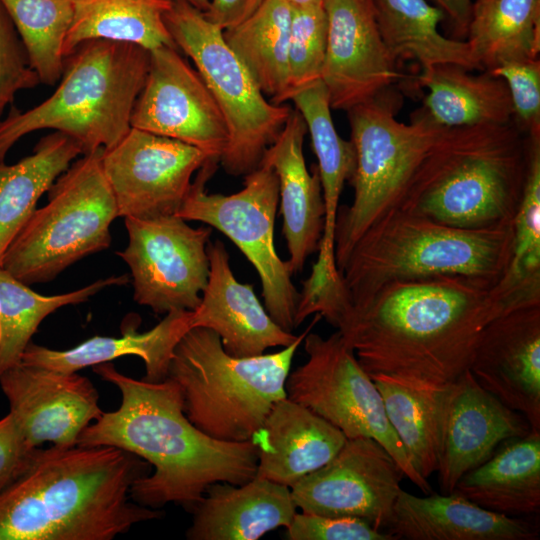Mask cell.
<instances>
[{
  "instance_id": "obj_1",
  "label": "cell",
  "mask_w": 540,
  "mask_h": 540,
  "mask_svg": "<svg viewBox=\"0 0 540 540\" xmlns=\"http://www.w3.org/2000/svg\"><path fill=\"white\" fill-rule=\"evenodd\" d=\"M491 281L439 276L385 284L337 330L372 379L436 392L467 369L485 326L509 311Z\"/></svg>"
},
{
  "instance_id": "obj_2",
  "label": "cell",
  "mask_w": 540,
  "mask_h": 540,
  "mask_svg": "<svg viewBox=\"0 0 540 540\" xmlns=\"http://www.w3.org/2000/svg\"><path fill=\"white\" fill-rule=\"evenodd\" d=\"M93 371L119 389L121 404L88 425L76 445L113 446L147 461L153 472L130 489L137 504L158 509L174 503L193 512L210 485H241L255 477L253 442L219 441L200 431L186 417L180 388L172 379L137 380L109 362L93 366Z\"/></svg>"
},
{
  "instance_id": "obj_3",
  "label": "cell",
  "mask_w": 540,
  "mask_h": 540,
  "mask_svg": "<svg viewBox=\"0 0 540 540\" xmlns=\"http://www.w3.org/2000/svg\"><path fill=\"white\" fill-rule=\"evenodd\" d=\"M151 465L113 446H51L0 492V540H111L162 512L130 498Z\"/></svg>"
},
{
  "instance_id": "obj_4",
  "label": "cell",
  "mask_w": 540,
  "mask_h": 540,
  "mask_svg": "<svg viewBox=\"0 0 540 540\" xmlns=\"http://www.w3.org/2000/svg\"><path fill=\"white\" fill-rule=\"evenodd\" d=\"M528 161V137L513 121L443 128L396 208L466 229L511 223Z\"/></svg>"
},
{
  "instance_id": "obj_5",
  "label": "cell",
  "mask_w": 540,
  "mask_h": 540,
  "mask_svg": "<svg viewBox=\"0 0 540 540\" xmlns=\"http://www.w3.org/2000/svg\"><path fill=\"white\" fill-rule=\"evenodd\" d=\"M149 60V51L138 45L81 43L65 57L59 84L47 99L24 112L13 106L3 118L0 162L22 137L42 129L70 136L84 154L116 145L131 129Z\"/></svg>"
},
{
  "instance_id": "obj_6",
  "label": "cell",
  "mask_w": 540,
  "mask_h": 540,
  "mask_svg": "<svg viewBox=\"0 0 540 540\" xmlns=\"http://www.w3.org/2000/svg\"><path fill=\"white\" fill-rule=\"evenodd\" d=\"M512 222L466 229L394 208L375 221L341 270L352 305L385 284L439 276L498 281L511 258Z\"/></svg>"
},
{
  "instance_id": "obj_7",
  "label": "cell",
  "mask_w": 540,
  "mask_h": 540,
  "mask_svg": "<svg viewBox=\"0 0 540 540\" xmlns=\"http://www.w3.org/2000/svg\"><path fill=\"white\" fill-rule=\"evenodd\" d=\"M319 318L316 314L289 346L251 357L228 354L208 328L188 330L174 348L167 377L178 384L189 421L219 441L251 440L274 404L286 397L293 357Z\"/></svg>"
},
{
  "instance_id": "obj_8",
  "label": "cell",
  "mask_w": 540,
  "mask_h": 540,
  "mask_svg": "<svg viewBox=\"0 0 540 540\" xmlns=\"http://www.w3.org/2000/svg\"><path fill=\"white\" fill-rule=\"evenodd\" d=\"M402 97L393 86L349 109L356 166L350 206L337 211L334 253L341 273L354 245L379 218L397 207L416 169L442 127L420 111L410 124L396 119Z\"/></svg>"
},
{
  "instance_id": "obj_9",
  "label": "cell",
  "mask_w": 540,
  "mask_h": 540,
  "mask_svg": "<svg viewBox=\"0 0 540 540\" xmlns=\"http://www.w3.org/2000/svg\"><path fill=\"white\" fill-rule=\"evenodd\" d=\"M98 149L74 160L48 189L6 250L1 267L26 285L45 283L86 256L110 247L117 205Z\"/></svg>"
},
{
  "instance_id": "obj_10",
  "label": "cell",
  "mask_w": 540,
  "mask_h": 540,
  "mask_svg": "<svg viewBox=\"0 0 540 540\" xmlns=\"http://www.w3.org/2000/svg\"><path fill=\"white\" fill-rule=\"evenodd\" d=\"M178 49L195 64L227 124L229 141L219 162L234 176L256 169L291 112L265 98L251 74L223 38V30L186 0H172L165 14Z\"/></svg>"
},
{
  "instance_id": "obj_11",
  "label": "cell",
  "mask_w": 540,
  "mask_h": 540,
  "mask_svg": "<svg viewBox=\"0 0 540 540\" xmlns=\"http://www.w3.org/2000/svg\"><path fill=\"white\" fill-rule=\"evenodd\" d=\"M218 163L219 159L208 158L200 167L176 215L186 221L203 222L234 242L259 275L266 311L281 328L292 332L299 292L274 244L279 205L277 175L272 167L259 164L245 175L240 191L209 194L206 184Z\"/></svg>"
},
{
  "instance_id": "obj_12",
  "label": "cell",
  "mask_w": 540,
  "mask_h": 540,
  "mask_svg": "<svg viewBox=\"0 0 540 540\" xmlns=\"http://www.w3.org/2000/svg\"><path fill=\"white\" fill-rule=\"evenodd\" d=\"M303 342L308 359L289 373L286 396L331 423L347 439L376 440L414 485L424 494L432 493L427 479L414 469L391 427L373 379L341 333L337 330L323 338L309 331Z\"/></svg>"
},
{
  "instance_id": "obj_13",
  "label": "cell",
  "mask_w": 540,
  "mask_h": 540,
  "mask_svg": "<svg viewBox=\"0 0 540 540\" xmlns=\"http://www.w3.org/2000/svg\"><path fill=\"white\" fill-rule=\"evenodd\" d=\"M124 222L129 242L116 254L130 268L134 301L156 314L195 310L208 282L212 228L176 214Z\"/></svg>"
},
{
  "instance_id": "obj_14",
  "label": "cell",
  "mask_w": 540,
  "mask_h": 540,
  "mask_svg": "<svg viewBox=\"0 0 540 540\" xmlns=\"http://www.w3.org/2000/svg\"><path fill=\"white\" fill-rule=\"evenodd\" d=\"M404 473L376 440L347 439L327 464L290 489L297 509L329 517H354L384 531L402 490Z\"/></svg>"
},
{
  "instance_id": "obj_15",
  "label": "cell",
  "mask_w": 540,
  "mask_h": 540,
  "mask_svg": "<svg viewBox=\"0 0 540 540\" xmlns=\"http://www.w3.org/2000/svg\"><path fill=\"white\" fill-rule=\"evenodd\" d=\"M208 158L194 146L131 127L103 149L101 160L119 217L147 219L176 214Z\"/></svg>"
},
{
  "instance_id": "obj_16",
  "label": "cell",
  "mask_w": 540,
  "mask_h": 540,
  "mask_svg": "<svg viewBox=\"0 0 540 540\" xmlns=\"http://www.w3.org/2000/svg\"><path fill=\"white\" fill-rule=\"evenodd\" d=\"M149 53V68L133 107L131 127L189 144L220 160L229 133L205 81L177 48L163 46Z\"/></svg>"
},
{
  "instance_id": "obj_17",
  "label": "cell",
  "mask_w": 540,
  "mask_h": 540,
  "mask_svg": "<svg viewBox=\"0 0 540 540\" xmlns=\"http://www.w3.org/2000/svg\"><path fill=\"white\" fill-rule=\"evenodd\" d=\"M0 387L31 448L43 443L74 446L81 432L103 413L93 383L77 372L20 362L0 376Z\"/></svg>"
},
{
  "instance_id": "obj_18",
  "label": "cell",
  "mask_w": 540,
  "mask_h": 540,
  "mask_svg": "<svg viewBox=\"0 0 540 540\" xmlns=\"http://www.w3.org/2000/svg\"><path fill=\"white\" fill-rule=\"evenodd\" d=\"M327 45L321 79L330 106L348 111L405 75L380 36L370 0H323Z\"/></svg>"
},
{
  "instance_id": "obj_19",
  "label": "cell",
  "mask_w": 540,
  "mask_h": 540,
  "mask_svg": "<svg viewBox=\"0 0 540 540\" xmlns=\"http://www.w3.org/2000/svg\"><path fill=\"white\" fill-rule=\"evenodd\" d=\"M469 370L483 389L540 431V304L492 319L481 333Z\"/></svg>"
},
{
  "instance_id": "obj_20",
  "label": "cell",
  "mask_w": 540,
  "mask_h": 540,
  "mask_svg": "<svg viewBox=\"0 0 540 540\" xmlns=\"http://www.w3.org/2000/svg\"><path fill=\"white\" fill-rule=\"evenodd\" d=\"M532 431L527 419L483 389L467 369L444 391L438 482L443 494L507 440Z\"/></svg>"
},
{
  "instance_id": "obj_21",
  "label": "cell",
  "mask_w": 540,
  "mask_h": 540,
  "mask_svg": "<svg viewBox=\"0 0 540 540\" xmlns=\"http://www.w3.org/2000/svg\"><path fill=\"white\" fill-rule=\"evenodd\" d=\"M208 282L192 311L191 328L214 331L223 349L235 357L261 355L268 348L287 347L298 336L281 328L262 306L251 284L239 282L221 240L208 242Z\"/></svg>"
},
{
  "instance_id": "obj_22",
  "label": "cell",
  "mask_w": 540,
  "mask_h": 540,
  "mask_svg": "<svg viewBox=\"0 0 540 540\" xmlns=\"http://www.w3.org/2000/svg\"><path fill=\"white\" fill-rule=\"evenodd\" d=\"M307 132L300 112L292 110L277 139L264 152L260 164L273 168L279 183L283 235L291 275L300 273L307 258L318 251L324 229L325 206L317 165L308 170L303 154Z\"/></svg>"
},
{
  "instance_id": "obj_23",
  "label": "cell",
  "mask_w": 540,
  "mask_h": 540,
  "mask_svg": "<svg viewBox=\"0 0 540 540\" xmlns=\"http://www.w3.org/2000/svg\"><path fill=\"white\" fill-rule=\"evenodd\" d=\"M346 440L338 428L286 396L251 438L257 451L255 477L291 488L333 459Z\"/></svg>"
},
{
  "instance_id": "obj_24",
  "label": "cell",
  "mask_w": 540,
  "mask_h": 540,
  "mask_svg": "<svg viewBox=\"0 0 540 540\" xmlns=\"http://www.w3.org/2000/svg\"><path fill=\"white\" fill-rule=\"evenodd\" d=\"M394 540H537L539 524L484 509L450 494L416 496L401 490L385 530Z\"/></svg>"
},
{
  "instance_id": "obj_25",
  "label": "cell",
  "mask_w": 540,
  "mask_h": 540,
  "mask_svg": "<svg viewBox=\"0 0 540 540\" xmlns=\"http://www.w3.org/2000/svg\"><path fill=\"white\" fill-rule=\"evenodd\" d=\"M296 512L287 486L258 477L241 485L216 482L192 512L186 538L257 540L279 527L287 528Z\"/></svg>"
},
{
  "instance_id": "obj_26",
  "label": "cell",
  "mask_w": 540,
  "mask_h": 540,
  "mask_svg": "<svg viewBox=\"0 0 540 540\" xmlns=\"http://www.w3.org/2000/svg\"><path fill=\"white\" fill-rule=\"evenodd\" d=\"M191 317L192 311L170 312L146 332L139 333L135 326H129L122 330L120 337L96 335L66 350L50 349L30 342L21 362L72 373L122 356L135 355L145 364L143 380L162 382L168 376L175 346L191 329Z\"/></svg>"
},
{
  "instance_id": "obj_27",
  "label": "cell",
  "mask_w": 540,
  "mask_h": 540,
  "mask_svg": "<svg viewBox=\"0 0 540 540\" xmlns=\"http://www.w3.org/2000/svg\"><path fill=\"white\" fill-rule=\"evenodd\" d=\"M452 493L489 511L525 517L540 512V431L505 441L464 474Z\"/></svg>"
},
{
  "instance_id": "obj_28",
  "label": "cell",
  "mask_w": 540,
  "mask_h": 540,
  "mask_svg": "<svg viewBox=\"0 0 540 540\" xmlns=\"http://www.w3.org/2000/svg\"><path fill=\"white\" fill-rule=\"evenodd\" d=\"M418 84L428 89L420 112L433 124L455 128L513 121V106L504 79L488 71L474 75L454 64L422 70Z\"/></svg>"
},
{
  "instance_id": "obj_29",
  "label": "cell",
  "mask_w": 540,
  "mask_h": 540,
  "mask_svg": "<svg viewBox=\"0 0 540 540\" xmlns=\"http://www.w3.org/2000/svg\"><path fill=\"white\" fill-rule=\"evenodd\" d=\"M292 100L310 132L313 150L318 160L325 206L324 229L314 268L334 272L338 270L334 253V234L339 199L346 181L355 171L356 152L351 140L337 133L331 117L327 89L319 79L294 91Z\"/></svg>"
},
{
  "instance_id": "obj_30",
  "label": "cell",
  "mask_w": 540,
  "mask_h": 540,
  "mask_svg": "<svg viewBox=\"0 0 540 540\" xmlns=\"http://www.w3.org/2000/svg\"><path fill=\"white\" fill-rule=\"evenodd\" d=\"M370 3L382 41L396 64L414 59L422 70L441 64L481 70L467 41L440 34L438 24L445 14L439 7L426 0H370Z\"/></svg>"
},
{
  "instance_id": "obj_31",
  "label": "cell",
  "mask_w": 540,
  "mask_h": 540,
  "mask_svg": "<svg viewBox=\"0 0 540 540\" xmlns=\"http://www.w3.org/2000/svg\"><path fill=\"white\" fill-rule=\"evenodd\" d=\"M83 154L75 139L53 131L38 141L31 155L15 164L0 162V266L40 197Z\"/></svg>"
},
{
  "instance_id": "obj_32",
  "label": "cell",
  "mask_w": 540,
  "mask_h": 540,
  "mask_svg": "<svg viewBox=\"0 0 540 540\" xmlns=\"http://www.w3.org/2000/svg\"><path fill=\"white\" fill-rule=\"evenodd\" d=\"M171 5L172 0H74L63 54L90 40L129 43L148 51L177 48L164 19Z\"/></svg>"
},
{
  "instance_id": "obj_33",
  "label": "cell",
  "mask_w": 540,
  "mask_h": 540,
  "mask_svg": "<svg viewBox=\"0 0 540 540\" xmlns=\"http://www.w3.org/2000/svg\"><path fill=\"white\" fill-rule=\"evenodd\" d=\"M293 6L264 0L240 24L223 30V38L273 104L287 101L288 53Z\"/></svg>"
},
{
  "instance_id": "obj_34",
  "label": "cell",
  "mask_w": 540,
  "mask_h": 540,
  "mask_svg": "<svg viewBox=\"0 0 540 540\" xmlns=\"http://www.w3.org/2000/svg\"><path fill=\"white\" fill-rule=\"evenodd\" d=\"M467 37L482 71L506 61L537 59L540 0H475Z\"/></svg>"
},
{
  "instance_id": "obj_35",
  "label": "cell",
  "mask_w": 540,
  "mask_h": 540,
  "mask_svg": "<svg viewBox=\"0 0 540 540\" xmlns=\"http://www.w3.org/2000/svg\"><path fill=\"white\" fill-rule=\"evenodd\" d=\"M129 282L128 275L111 276L77 290L42 295L0 266V376L21 362L40 323L61 307L77 305L110 286Z\"/></svg>"
},
{
  "instance_id": "obj_36",
  "label": "cell",
  "mask_w": 540,
  "mask_h": 540,
  "mask_svg": "<svg viewBox=\"0 0 540 540\" xmlns=\"http://www.w3.org/2000/svg\"><path fill=\"white\" fill-rule=\"evenodd\" d=\"M528 141L526 181L512 221L511 258L496 283L509 309L540 304V137Z\"/></svg>"
},
{
  "instance_id": "obj_37",
  "label": "cell",
  "mask_w": 540,
  "mask_h": 540,
  "mask_svg": "<svg viewBox=\"0 0 540 540\" xmlns=\"http://www.w3.org/2000/svg\"><path fill=\"white\" fill-rule=\"evenodd\" d=\"M373 381L412 466L428 479L439 465L445 390L418 391L384 378Z\"/></svg>"
},
{
  "instance_id": "obj_38",
  "label": "cell",
  "mask_w": 540,
  "mask_h": 540,
  "mask_svg": "<svg viewBox=\"0 0 540 540\" xmlns=\"http://www.w3.org/2000/svg\"><path fill=\"white\" fill-rule=\"evenodd\" d=\"M26 49L40 83L59 82L63 46L74 15V0H0Z\"/></svg>"
},
{
  "instance_id": "obj_39",
  "label": "cell",
  "mask_w": 540,
  "mask_h": 540,
  "mask_svg": "<svg viewBox=\"0 0 540 540\" xmlns=\"http://www.w3.org/2000/svg\"><path fill=\"white\" fill-rule=\"evenodd\" d=\"M323 4L293 7L288 53V94L321 79L327 45Z\"/></svg>"
},
{
  "instance_id": "obj_40",
  "label": "cell",
  "mask_w": 540,
  "mask_h": 540,
  "mask_svg": "<svg viewBox=\"0 0 540 540\" xmlns=\"http://www.w3.org/2000/svg\"><path fill=\"white\" fill-rule=\"evenodd\" d=\"M488 72L506 82L515 125L527 137H540L539 58L506 61Z\"/></svg>"
},
{
  "instance_id": "obj_41",
  "label": "cell",
  "mask_w": 540,
  "mask_h": 540,
  "mask_svg": "<svg viewBox=\"0 0 540 540\" xmlns=\"http://www.w3.org/2000/svg\"><path fill=\"white\" fill-rule=\"evenodd\" d=\"M39 84L21 38L0 1V123L5 108L13 104L16 93Z\"/></svg>"
},
{
  "instance_id": "obj_42",
  "label": "cell",
  "mask_w": 540,
  "mask_h": 540,
  "mask_svg": "<svg viewBox=\"0 0 540 540\" xmlns=\"http://www.w3.org/2000/svg\"><path fill=\"white\" fill-rule=\"evenodd\" d=\"M288 540H394L384 531L354 517L296 512L285 533Z\"/></svg>"
},
{
  "instance_id": "obj_43",
  "label": "cell",
  "mask_w": 540,
  "mask_h": 540,
  "mask_svg": "<svg viewBox=\"0 0 540 540\" xmlns=\"http://www.w3.org/2000/svg\"><path fill=\"white\" fill-rule=\"evenodd\" d=\"M35 449L26 443L10 413L0 419V492L27 468Z\"/></svg>"
},
{
  "instance_id": "obj_44",
  "label": "cell",
  "mask_w": 540,
  "mask_h": 540,
  "mask_svg": "<svg viewBox=\"0 0 540 540\" xmlns=\"http://www.w3.org/2000/svg\"><path fill=\"white\" fill-rule=\"evenodd\" d=\"M264 0H210L204 16L222 30L232 28L250 17Z\"/></svg>"
},
{
  "instance_id": "obj_45",
  "label": "cell",
  "mask_w": 540,
  "mask_h": 540,
  "mask_svg": "<svg viewBox=\"0 0 540 540\" xmlns=\"http://www.w3.org/2000/svg\"><path fill=\"white\" fill-rule=\"evenodd\" d=\"M439 8L446 14L455 33L462 37L467 36L468 26L471 18V0H434Z\"/></svg>"
},
{
  "instance_id": "obj_46",
  "label": "cell",
  "mask_w": 540,
  "mask_h": 540,
  "mask_svg": "<svg viewBox=\"0 0 540 540\" xmlns=\"http://www.w3.org/2000/svg\"><path fill=\"white\" fill-rule=\"evenodd\" d=\"M293 7H302L316 4H323V0H286Z\"/></svg>"
},
{
  "instance_id": "obj_47",
  "label": "cell",
  "mask_w": 540,
  "mask_h": 540,
  "mask_svg": "<svg viewBox=\"0 0 540 540\" xmlns=\"http://www.w3.org/2000/svg\"><path fill=\"white\" fill-rule=\"evenodd\" d=\"M186 1L202 12L207 11L210 5V0H186Z\"/></svg>"
}]
</instances>
